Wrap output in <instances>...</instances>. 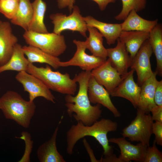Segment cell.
I'll use <instances>...</instances> for the list:
<instances>
[{
	"label": "cell",
	"mask_w": 162,
	"mask_h": 162,
	"mask_svg": "<svg viewBox=\"0 0 162 162\" xmlns=\"http://www.w3.org/2000/svg\"><path fill=\"white\" fill-rule=\"evenodd\" d=\"M148 40L153 52L155 56L157 62V75H162V26L158 23L149 32Z\"/></svg>",
	"instance_id": "obj_26"
},
{
	"label": "cell",
	"mask_w": 162,
	"mask_h": 162,
	"mask_svg": "<svg viewBox=\"0 0 162 162\" xmlns=\"http://www.w3.org/2000/svg\"><path fill=\"white\" fill-rule=\"evenodd\" d=\"M36 107L34 101L25 100L13 91H7L0 98V109L5 118L25 128L29 126Z\"/></svg>",
	"instance_id": "obj_3"
},
{
	"label": "cell",
	"mask_w": 162,
	"mask_h": 162,
	"mask_svg": "<svg viewBox=\"0 0 162 162\" xmlns=\"http://www.w3.org/2000/svg\"><path fill=\"white\" fill-rule=\"evenodd\" d=\"M50 18L53 25V32L57 34L65 30L77 32L86 38L87 25L80 14L79 7L74 5L71 13L69 15L62 13L52 14Z\"/></svg>",
	"instance_id": "obj_7"
},
{
	"label": "cell",
	"mask_w": 162,
	"mask_h": 162,
	"mask_svg": "<svg viewBox=\"0 0 162 162\" xmlns=\"http://www.w3.org/2000/svg\"><path fill=\"white\" fill-rule=\"evenodd\" d=\"M25 55L29 62L33 63L35 62L46 63L50 66L55 69L60 67V59L49 54L40 49L30 45H25L22 46Z\"/></svg>",
	"instance_id": "obj_22"
},
{
	"label": "cell",
	"mask_w": 162,
	"mask_h": 162,
	"mask_svg": "<svg viewBox=\"0 0 162 162\" xmlns=\"http://www.w3.org/2000/svg\"><path fill=\"white\" fill-rule=\"evenodd\" d=\"M154 101L158 106H162V81H158L155 91Z\"/></svg>",
	"instance_id": "obj_33"
},
{
	"label": "cell",
	"mask_w": 162,
	"mask_h": 162,
	"mask_svg": "<svg viewBox=\"0 0 162 162\" xmlns=\"http://www.w3.org/2000/svg\"><path fill=\"white\" fill-rule=\"evenodd\" d=\"M91 75V71L84 70L76 74L73 79L79 84L78 93L75 96L66 95L64 98L69 116L86 125H91L98 120L102 112L101 105L92 106L89 99L88 85Z\"/></svg>",
	"instance_id": "obj_1"
},
{
	"label": "cell",
	"mask_w": 162,
	"mask_h": 162,
	"mask_svg": "<svg viewBox=\"0 0 162 162\" xmlns=\"http://www.w3.org/2000/svg\"><path fill=\"white\" fill-rule=\"evenodd\" d=\"M25 56L22 46L17 43L14 47L9 60L5 64L0 66V74L8 70L26 71L29 62Z\"/></svg>",
	"instance_id": "obj_24"
},
{
	"label": "cell",
	"mask_w": 162,
	"mask_h": 162,
	"mask_svg": "<svg viewBox=\"0 0 162 162\" xmlns=\"http://www.w3.org/2000/svg\"><path fill=\"white\" fill-rule=\"evenodd\" d=\"M58 125L56 128L51 138L38 148L37 157L40 162H65L63 156L57 150L56 139L58 130Z\"/></svg>",
	"instance_id": "obj_19"
},
{
	"label": "cell",
	"mask_w": 162,
	"mask_h": 162,
	"mask_svg": "<svg viewBox=\"0 0 162 162\" xmlns=\"http://www.w3.org/2000/svg\"><path fill=\"white\" fill-rule=\"evenodd\" d=\"M88 93L91 103L102 105L110 111L115 117L121 116L120 113L112 102L109 93L92 74L88 81Z\"/></svg>",
	"instance_id": "obj_14"
},
{
	"label": "cell",
	"mask_w": 162,
	"mask_h": 162,
	"mask_svg": "<svg viewBox=\"0 0 162 162\" xmlns=\"http://www.w3.org/2000/svg\"><path fill=\"white\" fill-rule=\"evenodd\" d=\"M152 134L155 135V141L156 143L162 146V122L155 121L152 126Z\"/></svg>",
	"instance_id": "obj_32"
},
{
	"label": "cell",
	"mask_w": 162,
	"mask_h": 162,
	"mask_svg": "<svg viewBox=\"0 0 162 162\" xmlns=\"http://www.w3.org/2000/svg\"><path fill=\"white\" fill-rule=\"evenodd\" d=\"M134 71L131 69L126 74L121 76V81L110 95L112 97L125 98L130 101L134 108H137L141 87L134 81L133 74Z\"/></svg>",
	"instance_id": "obj_11"
},
{
	"label": "cell",
	"mask_w": 162,
	"mask_h": 162,
	"mask_svg": "<svg viewBox=\"0 0 162 162\" xmlns=\"http://www.w3.org/2000/svg\"><path fill=\"white\" fill-rule=\"evenodd\" d=\"M108 141L118 146L121 153L118 158L122 162L131 161L143 162L148 147L146 146L140 142L136 145H133L123 136L110 138Z\"/></svg>",
	"instance_id": "obj_13"
},
{
	"label": "cell",
	"mask_w": 162,
	"mask_h": 162,
	"mask_svg": "<svg viewBox=\"0 0 162 162\" xmlns=\"http://www.w3.org/2000/svg\"><path fill=\"white\" fill-rule=\"evenodd\" d=\"M156 72L146 80L141 85L138 108L146 114L150 113L151 110L156 105L154 101L155 89L158 81Z\"/></svg>",
	"instance_id": "obj_17"
},
{
	"label": "cell",
	"mask_w": 162,
	"mask_h": 162,
	"mask_svg": "<svg viewBox=\"0 0 162 162\" xmlns=\"http://www.w3.org/2000/svg\"><path fill=\"white\" fill-rule=\"evenodd\" d=\"M18 9L10 20L13 24L19 26L25 31H28L33 17V10L30 0H19Z\"/></svg>",
	"instance_id": "obj_25"
},
{
	"label": "cell",
	"mask_w": 162,
	"mask_h": 162,
	"mask_svg": "<svg viewBox=\"0 0 162 162\" xmlns=\"http://www.w3.org/2000/svg\"><path fill=\"white\" fill-rule=\"evenodd\" d=\"M158 20H150L143 18L134 10L131 11L124 22L121 23L122 30L149 32L158 23Z\"/></svg>",
	"instance_id": "obj_21"
},
{
	"label": "cell",
	"mask_w": 162,
	"mask_h": 162,
	"mask_svg": "<svg viewBox=\"0 0 162 162\" xmlns=\"http://www.w3.org/2000/svg\"><path fill=\"white\" fill-rule=\"evenodd\" d=\"M32 4L33 17L28 31L40 33L48 32L44 22L47 8L46 3L43 0H34Z\"/></svg>",
	"instance_id": "obj_27"
},
{
	"label": "cell",
	"mask_w": 162,
	"mask_h": 162,
	"mask_svg": "<svg viewBox=\"0 0 162 162\" xmlns=\"http://www.w3.org/2000/svg\"><path fill=\"white\" fill-rule=\"evenodd\" d=\"M20 138L24 141L26 148L24 154L19 162H30V156L33 147V142L31 140V135L28 132H22Z\"/></svg>",
	"instance_id": "obj_31"
},
{
	"label": "cell",
	"mask_w": 162,
	"mask_h": 162,
	"mask_svg": "<svg viewBox=\"0 0 162 162\" xmlns=\"http://www.w3.org/2000/svg\"><path fill=\"white\" fill-rule=\"evenodd\" d=\"M152 53L148 39L143 43L132 59L130 67L136 73L138 85L141 86L153 74L150 62Z\"/></svg>",
	"instance_id": "obj_10"
},
{
	"label": "cell",
	"mask_w": 162,
	"mask_h": 162,
	"mask_svg": "<svg viewBox=\"0 0 162 162\" xmlns=\"http://www.w3.org/2000/svg\"><path fill=\"white\" fill-rule=\"evenodd\" d=\"M73 43L76 47V51L73 57L68 61L61 62L60 67L76 66L84 71H91L103 64L106 60L93 55H90L86 52V49L85 41L76 39Z\"/></svg>",
	"instance_id": "obj_9"
},
{
	"label": "cell",
	"mask_w": 162,
	"mask_h": 162,
	"mask_svg": "<svg viewBox=\"0 0 162 162\" xmlns=\"http://www.w3.org/2000/svg\"><path fill=\"white\" fill-rule=\"evenodd\" d=\"M19 2V0H0V13L11 20L17 12Z\"/></svg>",
	"instance_id": "obj_29"
},
{
	"label": "cell",
	"mask_w": 162,
	"mask_h": 162,
	"mask_svg": "<svg viewBox=\"0 0 162 162\" xmlns=\"http://www.w3.org/2000/svg\"><path fill=\"white\" fill-rule=\"evenodd\" d=\"M15 79L22 84L24 91L28 93L30 101H34L36 98L41 97L55 103V97L50 89L38 78L26 71H22L18 72Z\"/></svg>",
	"instance_id": "obj_8"
},
{
	"label": "cell",
	"mask_w": 162,
	"mask_h": 162,
	"mask_svg": "<svg viewBox=\"0 0 162 162\" xmlns=\"http://www.w3.org/2000/svg\"><path fill=\"white\" fill-rule=\"evenodd\" d=\"M91 74L96 81L105 88L110 95L122 80L121 75L112 66L109 58L92 70Z\"/></svg>",
	"instance_id": "obj_12"
},
{
	"label": "cell",
	"mask_w": 162,
	"mask_h": 162,
	"mask_svg": "<svg viewBox=\"0 0 162 162\" xmlns=\"http://www.w3.org/2000/svg\"><path fill=\"white\" fill-rule=\"evenodd\" d=\"M149 32L137 31H122L118 38L123 42L132 59L143 43L149 38Z\"/></svg>",
	"instance_id": "obj_20"
},
{
	"label": "cell",
	"mask_w": 162,
	"mask_h": 162,
	"mask_svg": "<svg viewBox=\"0 0 162 162\" xmlns=\"http://www.w3.org/2000/svg\"></svg>",
	"instance_id": "obj_38"
},
{
	"label": "cell",
	"mask_w": 162,
	"mask_h": 162,
	"mask_svg": "<svg viewBox=\"0 0 162 162\" xmlns=\"http://www.w3.org/2000/svg\"><path fill=\"white\" fill-rule=\"evenodd\" d=\"M87 26L97 29L109 45L114 44L122 31L121 24H112L99 21L91 16L83 17Z\"/></svg>",
	"instance_id": "obj_18"
},
{
	"label": "cell",
	"mask_w": 162,
	"mask_h": 162,
	"mask_svg": "<svg viewBox=\"0 0 162 162\" xmlns=\"http://www.w3.org/2000/svg\"><path fill=\"white\" fill-rule=\"evenodd\" d=\"M122 9L114 17L118 21L124 20L132 10L137 12L143 10L146 7L147 2L146 0H122Z\"/></svg>",
	"instance_id": "obj_28"
},
{
	"label": "cell",
	"mask_w": 162,
	"mask_h": 162,
	"mask_svg": "<svg viewBox=\"0 0 162 162\" xmlns=\"http://www.w3.org/2000/svg\"><path fill=\"white\" fill-rule=\"evenodd\" d=\"M137 110L135 118L122 130L121 134L131 142H139L148 147L153 134L154 121L150 113L146 114L138 108Z\"/></svg>",
	"instance_id": "obj_6"
},
{
	"label": "cell",
	"mask_w": 162,
	"mask_h": 162,
	"mask_svg": "<svg viewBox=\"0 0 162 162\" xmlns=\"http://www.w3.org/2000/svg\"><path fill=\"white\" fill-rule=\"evenodd\" d=\"M98 5L101 11L104 10L108 5L110 3H115L116 0H92Z\"/></svg>",
	"instance_id": "obj_36"
},
{
	"label": "cell",
	"mask_w": 162,
	"mask_h": 162,
	"mask_svg": "<svg viewBox=\"0 0 162 162\" xmlns=\"http://www.w3.org/2000/svg\"><path fill=\"white\" fill-rule=\"evenodd\" d=\"M162 153L156 146L154 140L152 146L147 148L145 157L143 162H162Z\"/></svg>",
	"instance_id": "obj_30"
},
{
	"label": "cell",
	"mask_w": 162,
	"mask_h": 162,
	"mask_svg": "<svg viewBox=\"0 0 162 162\" xmlns=\"http://www.w3.org/2000/svg\"><path fill=\"white\" fill-rule=\"evenodd\" d=\"M18 39L13 33L10 23L0 20V66L11 58Z\"/></svg>",
	"instance_id": "obj_15"
},
{
	"label": "cell",
	"mask_w": 162,
	"mask_h": 162,
	"mask_svg": "<svg viewBox=\"0 0 162 162\" xmlns=\"http://www.w3.org/2000/svg\"><path fill=\"white\" fill-rule=\"evenodd\" d=\"M23 37L28 45L38 48L56 57L63 53L67 48L64 36L53 32L40 33L25 31Z\"/></svg>",
	"instance_id": "obj_5"
},
{
	"label": "cell",
	"mask_w": 162,
	"mask_h": 162,
	"mask_svg": "<svg viewBox=\"0 0 162 162\" xmlns=\"http://www.w3.org/2000/svg\"><path fill=\"white\" fill-rule=\"evenodd\" d=\"M118 128L116 122L108 118H102L90 125H86L80 121L77 122L66 132L67 152L69 155L72 154L77 142L88 136L94 137L101 146L104 157L110 156L113 154V149L112 146L109 145L107 134L109 132L116 131Z\"/></svg>",
	"instance_id": "obj_2"
},
{
	"label": "cell",
	"mask_w": 162,
	"mask_h": 162,
	"mask_svg": "<svg viewBox=\"0 0 162 162\" xmlns=\"http://www.w3.org/2000/svg\"><path fill=\"white\" fill-rule=\"evenodd\" d=\"M26 71L40 79L53 91L74 96L77 91V82L70 78L69 74L53 71L48 64L45 67H38L29 62Z\"/></svg>",
	"instance_id": "obj_4"
},
{
	"label": "cell",
	"mask_w": 162,
	"mask_h": 162,
	"mask_svg": "<svg viewBox=\"0 0 162 162\" xmlns=\"http://www.w3.org/2000/svg\"><path fill=\"white\" fill-rule=\"evenodd\" d=\"M87 31L89 35L85 41L86 49L90 51L92 55L106 60L107 50L103 45V36L94 27L87 26Z\"/></svg>",
	"instance_id": "obj_23"
},
{
	"label": "cell",
	"mask_w": 162,
	"mask_h": 162,
	"mask_svg": "<svg viewBox=\"0 0 162 162\" xmlns=\"http://www.w3.org/2000/svg\"><path fill=\"white\" fill-rule=\"evenodd\" d=\"M116 47L107 49V57L111 63L121 76L128 72L132 58L126 50L124 43L118 38Z\"/></svg>",
	"instance_id": "obj_16"
},
{
	"label": "cell",
	"mask_w": 162,
	"mask_h": 162,
	"mask_svg": "<svg viewBox=\"0 0 162 162\" xmlns=\"http://www.w3.org/2000/svg\"><path fill=\"white\" fill-rule=\"evenodd\" d=\"M152 117L155 121L162 122V106L156 105L151 110Z\"/></svg>",
	"instance_id": "obj_34"
},
{
	"label": "cell",
	"mask_w": 162,
	"mask_h": 162,
	"mask_svg": "<svg viewBox=\"0 0 162 162\" xmlns=\"http://www.w3.org/2000/svg\"><path fill=\"white\" fill-rule=\"evenodd\" d=\"M98 162H122L119 158H117L116 155L113 154L111 155L106 157H102Z\"/></svg>",
	"instance_id": "obj_37"
},
{
	"label": "cell",
	"mask_w": 162,
	"mask_h": 162,
	"mask_svg": "<svg viewBox=\"0 0 162 162\" xmlns=\"http://www.w3.org/2000/svg\"><path fill=\"white\" fill-rule=\"evenodd\" d=\"M57 2L58 6L59 9L67 8L70 14L74 6L75 0H57Z\"/></svg>",
	"instance_id": "obj_35"
}]
</instances>
